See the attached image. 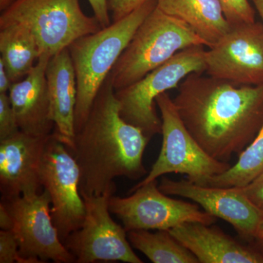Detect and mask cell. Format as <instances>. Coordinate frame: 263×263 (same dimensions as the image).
<instances>
[{"instance_id":"1","label":"cell","mask_w":263,"mask_h":263,"mask_svg":"<svg viewBox=\"0 0 263 263\" xmlns=\"http://www.w3.org/2000/svg\"><path fill=\"white\" fill-rule=\"evenodd\" d=\"M203 73L186 76L173 100L200 146L216 160L228 162L262 127L263 84H235Z\"/></svg>"},{"instance_id":"2","label":"cell","mask_w":263,"mask_h":263,"mask_svg":"<svg viewBox=\"0 0 263 263\" xmlns=\"http://www.w3.org/2000/svg\"><path fill=\"white\" fill-rule=\"evenodd\" d=\"M150 139L121 117L115 89L107 78L69 149L80 169L81 195H114L116 178L138 180L148 174L143 157Z\"/></svg>"},{"instance_id":"3","label":"cell","mask_w":263,"mask_h":263,"mask_svg":"<svg viewBox=\"0 0 263 263\" xmlns=\"http://www.w3.org/2000/svg\"><path fill=\"white\" fill-rule=\"evenodd\" d=\"M157 6V0H147L124 18L69 46L77 80L76 133L86 122L100 88L137 29Z\"/></svg>"},{"instance_id":"4","label":"cell","mask_w":263,"mask_h":263,"mask_svg":"<svg viewBox=\"0 0 263 263\" xmlns=\"http://www.w3.org/2000/svg\"><path fill=\"white\" fill-rule=\"evenodd\" d=\"M205 46L182 21L156 8L137 29L108 77L114 89L134 84L185 48Z\"/></svg>"},{"instance_id":"5","label":"cell","mask_w":263,"mask_h":263,"mask_svg":"<svg viewBox=\"0 0 263 263\" xmlns=\"http://www.w3.org/2000/svg\"><path fill=\"white\" fill-rule=\"evenodd\" d=\"M16 23L35 38L41 56L51 58L83 36L103 27L85 14L80 0H15L1 11L0 25Z\"/></svg>"},{"instance_id":"6","label":"cell","mask_w":263,"mask_h":263,"mask_svg":"<svg viewBox=\"0 0 263 263\" xmlns=\"http://www.w3.org/2000/svg\"><path fill=\"white\" fill-rule=\"evenodd\" d=\"M205 53L204 46L185 48L139 81L116 90L122 119L150 138L160 134L162 121L155 109L157 97L179 87L190 74L205 72Z\"/></svg>"},{"instance_id":"7","label":"cell","mask_w":263,"mask_h":263,"mask_svg":"<svg viewBox=\"0 0 263 263\" xmlns=\"http://www.w3.org/2000/svg\"><path fill=\"white\" fill-rule=\"evenodd\" d=\"M156 104L161 113L162 148L149 173L130 192L169 174L186 175L189 181L201 184L230 168L228 162L209 155L190 134L168 93L157 97Z\"/></svg>"},{"instance_id":"8","label":"cell","mask_w":263,"mask_h":263,"mask_svg":"<svg viewBox=\"0 0 263 263\" xmlns=\"http://www.w3.org/2000/svg\"><path fill=\"white\" fill-rule=\"evenodd\" d=\"M40 177L51 197L52 220L62 241L82 226L86 215L80 192L81 172L75 157L52 133L45 146Z\"/></svg>"},{"instance_id":"9","label":"cell","mask_w":263,"mask_h":263,"mask_svg":"<svg viewBox=\"0 0 263 263\" xmlns=\"http://www.w3.org/2000/svg\"><path fill=\"white\" fill-rule=\"evenodd\" d=\"M1 202L13 220L11 231L18 242L19 253L27 263L76 262L66 248L53 224L49 194L41 193L22 195Z\"/></svg>"},{"instance_id":"10","label":"cell","mask_w":263,"mask_h":263,"mask_svg":"<svg viewBox=\"0 0 263 263\" xmlns=\"http://www.w3.org/2000/svg\"><path fill=\"white\" fill-rule=\"evenodd\" d=\"M129 196L112 195L109 210L122 221L126 231L170 230L185 222L212 226L216 218L199 205L167 196L159 188L157 180L136 188Z\"/></svg>"},{"instance_id":"11","label":"cell","mask_w":263,"mask_h":263,"mask_svg":"<svg viewBox=\"0 0 263 263\" xmlns=\"http://www.w3.org/2000/svg\"><path fill=\"white\" fill-rule=\"evenodd\" d=\"M81 196L86 207L84 222L63 241L76 262L121 261L143 263L133 250L124 226L116 222L110 215L108 202L112 195Z\"/></svg>"},{"instance_id":"12","label":"cell","mask_w":263,"mask_h":263,"mask_svg":"<svg viewBox=\"0 0 263 263\" xmlns=\"http://www.w3.org/2000/svg\"><path fill=\"white\" fill-rule=\"evenodd\" d=\"M207 75L241 85L263 84V24H230L205 53Z\"/></svg>"},{"instance_id":"13","label":"cell","mask_w":263,"mask_h":263,"mask_svg":"<svg viewBox=\"0 0 263 263\" xmlns=\"http://www.w3.org/2000/svg\"><path fill=\"white\" fill-rule=\"evenodd\" d=\"M159 188L167 195L187 198L208 214L230 223L245 239L253 241L263 219V213L239 187L202 186L186 180L162 179Z\"/></svg>"},{"instance_id":"14","label":"cell","mask_w":263,"mask_h":263,"mask_svg":"<svg viewBox=\"0 0 263 263\" xmlns=\"http://www.w3.org/2000/svg\"><path fill=\"white\" fill-rule=\"evenodd\" d=\"M48 137H36L19 131L0 141L1 200L41 193V161Z\"/></svg>"},{"instance_id":"15","label":"cell","mask_w":263,"mask_h":263,"mask_svg":"<svg viewBox=\"0 0 263 263\" xmlns=\"http://www.w3.org/2000/svg\"><path fill=\"white\" fill-rule=\"evenodd\" d=\"M50 59L40 57L28 75L13 84L8 91L20 130L41 138L51 136L54 129L46 79Z\"/></svg>"},{"instance_id":"16","label":"cell","mask_w":263,"mask_h":263,"mask_svg":"<svg viewBox=\"0 0 263 263\" xmlns=\"http://www.w3.org/2000/svg\"><path fill=\"white\" fill-rule=\"evenodd\" d=\"M199 263H263V254L247 247L216 227L185 222L169 230Z\"/></svg>"},{"instance_id":"17","label":"cell","mask_w":263,"mask_h":263,"mask_svg":"<svg viewBox=\"0 0 263 263\" xmlns=\"http://www.w3.org/2000/svg\"><path fill=\"white\" fill-rule=\"evenodd\" d=\"M46 79L53 134L67 146L73 147L76 136L75 113L77 102V80L68 48L50 59Z\"/></svg>"},{"instance_id":"18","label":"cell","mask_w":263,"mask_h":263,"mask_svg":"<svg viewBox=\"0 0 263 263\" xmlns=\"http://www.w3.org/2000/svg\"><path fill=\"white\" fill-rule=\"evenodd\" d=\"M157 7L187 24L208 48L219 42L230 29L220 0H157Z\"/></svg>"},{"instance_id":"19","label":"cell","mask_w":263,"mask_h":263,"mask_svg":"<svg viewBox=\"0 0 263 263\" xmlns=\"http://www.w3.org/2000/svg\"><path fill=\"white\" fill-rule=\"evenodd\" d=\"M0 60L12 84L24 79L34 68L41 51L32 33L16 23L0 25Z\"/></svg>"},{"instance_id":"20","label":"cell","mask_w":263,"mask_h":263,"mask_svg":"<svg viewBox=\"0 0 263 263\" xmlns=\"http://www.w3.org/2000/svg\"><path fill=\"white\" fill-rule=\"evenodd\" d=\"M133 248L154 263H199L189 249L173 236L169 230H136L127 232Z\"/></svg>"},{"instance_id":"21","label":"cell","mask_w":263,"mask_h":263,"mask_svg":"<svg viewBox=\"0 0 263 263\" xmlns=\"http://www.w3.org/2000/svg\"><path fill=\"white\" fill-rule=\"evenodd\" d=\"M263 172V124L252 143L239 155L234 165L201 183L214 187H243Z\"/></svg>"},{"instance_id":"22","label":"cell","mask_w":263,"mask_h":263,"mask_svg":"<svg viewBox=\"0 0 263 263\" xmlns=\"http://www.w3.org/2000/svg\"><path fill=\"white\" fill-rule=\"evenodd\" d=\"M230 24L255 22V10L249 0H220Z\"/></svg>"},{"instance_id":"23","label":"cell","mask_w":263,"mask_h":263,"mask_svg":"<svg viewBox=\"0 0 263 263\" xmlns=\"http://www.w3.org/2000/svg\"><path fill=\"white\" fill-rule=\"evenodd\" d=\"M20 131L8 93H0V141Z\"/></svg>"},{"instance_id":"24","label":"cell","mask_w":263,"mask_h":263,"mask_svg":"<svg viewBox=\"0 0 263 263\" xmlns=\"http://www.w3.org/2000/svg\"><path fill=\"white\" fill-rule=\"evenodd\" d=\"M27 263L20 255L18 242L11 230L0 231V263Z\"/></svg>"},{"instance_id":"25","label":"cell","mask_w":263,"mask_h":263,"mask_svg":"<svg viewBox=\"0 0 263 263\" xmlns=\"http://www.w3.org/2000/svg\"><path fill=\"white\" fill-rule=\"evenodd\" d=\"M147 0H108V8L114 22L129 14Z\"/></svg>"},{"instance_id":"26","label":"cell","mask_w":263,"mask_h":263,"mask_svg":"<svg viewBox=\"0 0 263 263\" xmlns=\"http://www.w3.org/2000/svg\"><path fill=\"white\" fill-rule=\"evenodd\" d=\"M239 188L249 200L263 213V172L248 185Z\"/></svg>"},{"instance_id":"27","label":"cell","mask_w":263,"mask_h":263,"mask_svg":"<svg viewBox=\"0 0 263 263\" xmlns=\"http://www.w3.org/2000/svg\"><path fill=\"white\" fill-rule=\"evenodd\" d=\"M93 12L94 16L98 21L103 28L111 24L109 15L108 0H88Z\"/></svg>"},{"instance_id":"28","label":"cell","mask_w":263,"mask_h":263,"mask_svg":"<svg viewBox=\"0 0 263 263\" xmlns=\"http://www.w3.org/2000/svg\"><path fill=\"white\" fill-rule=\"evenodd\" d=\"M13 220L11 216L3 202H0V228L1 230H11Z\"/></svg>"},{"instance_id":"29","label":"cell","mask_w":263,"mask_h":263,"mask_svg":"<svg viewBox=\"0 0 263 263\" xmlns=\"http://www.w3.org/2000/svg\"><path fill=\"white\" fill-rule=\"evenodd\" d=\"M12 85L4 64L0 60V93H8Z\"/></svg>"},{"instance_id":"30","label":"cell","mask_w":263,"mask_h":263,"mask_svg":"<svg viewBox=\"0 0 263 263\" xmlns=\"http://www.w3.org/2000/svg\"><path fill=\"white\" fill-rule=\"evenodd\" d=\"M254 247L263 254V219L253 240Z\"/></svg>"},{"instance_id":"31","label":"cell","mask_w":263,"mask_h":263,"mask_svg":"<svg viewBox=\"0 0 263 263\" xmlns=\"http://www.w3.org/2000/svg\"><path fill=\"white\" fill-rule=\"evenodd\" d=\"M254 8L257 10V13L262 21L263 24V0H251Z\"/></svg>"},{"instance_id":"32","label":"cell","mask_w":263,"mask_h":263,"mask_svg":"<svg viewBox=\"0 0 263 263\" xmlns=\"http://www.w3.org/2000/svg\"><path fill=\"white\" fill-rule=\"evenodd\" d=\"M14 1L15 0H0V10L3 11Z\"/></svg>"}]
</instances>
